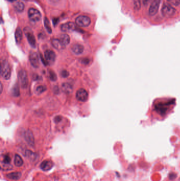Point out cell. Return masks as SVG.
<instances>
[{
    "label": "cell",
    "mask_w": 180,
    "mask_h": 181,
    "mask_svg": "<svg viewBox=\"0 0 180 181\" xmlns=\"http://www.w3.org/2000/svg\"><path fill=\"white\" fill-rule=\"evenodd\" d=\"M176 99L172 97H162L155 99L152 107V111L155 118L163 119L173 109Z\"/></svg>",
    "instance_id": "6da1fadb"
},
{
    "label": "cell",
    "mask_w": 180,
    "mask_h": 181,
    "mask_svg": "<svg viewBox=\"0 0 180 181\" xmlns=\"http://www.w3.org/2000/svg\"><path fill=\"white\" fill-rule=\"evenodd\" d=\"M1 75L3 79L8 80L11 76V70L10 65L7 61H3L1 65Z\"/></svg>",
    "instance_id": "7a4b0ae2"
},
{
    "label": "cell",
    "mask_w": 180,
    "mask_h": 181,
    "mask_svg": "<svg viewBox=\"0 0 180 181\" xmlns=\"http://www.w3.org/2000/svg\"><path fill=\"white\" fill-rule=\"evenodd\" d=\"M176 11H177L173 7L167 4H164L161 10L162 15L166 18L173 17L175 14Z\"/></svg>",
    "instance_id": "3957f363"
},
{
    "label": "cell",
    "mask_w": 180,
    "mask_h": 181,
    "mask_svg": "<svg viewBox=\"0 0 180 181\" xmlns=\"http://www.w3.org/2000/svg\"><path fill=\"white\" fill-rule=\"evenodd\" d=\"M18 76L20 86L23 88H26L28 85V76L26 71L24 69H21L18 72Z\"/></svg>",
    "instance_id": "277c9868"
},
{
    "label": "cell",
    "mask_w": 180,
    "mask_h": 181,
    "mask_svg": "<svg viewBox=\"0 0 180 181\" xmlns=\"http://www.w3.org/2000/svg\"><path fill=\"white\" fill-rule=\"evenodd\" d=\"M24 33L29 44L33 48H35L36 47V40L35 37L33 35L32 29L30 28L29 27H26L24 29Z\"/></svg>",
    "instance_id": "5b68a950"
},
{
    "label": "cell",
    "mask_w": 180,
    "mask_h": 181,
    "mask_svg": "<svg viewBox=\"0 0 180 181\" xmlns=\"http://www.w3.org/2000/svg\"><path fill=\"white\" fill-rule=\"evenodd\" d=\"M29 19L33 22H38L41 19V14L39 11L34 8H30L28 10Z\"/></svg>",
    "instance_id": "8992f818"
},
{
    "label": "cell",
    "mask_w": 180,
    "mask_h": 181,
    "mask_svg": "<svg viewBox=\"0 0 180 181\" xmlns=\"http://www.w3.org/2000/svg\"><path fill=\"white\" fill-rule=\"evenodd\" d=\"M1 168L4 169H10L12 168V166L11 165L12 162V158L9 154H4L1 159Z\"/></svg>",
    "instance_id": "52a82bcc"
},
{
    "label": "cell",
    "mask_w": 180,
    "mask_h": 181,
    "mask_svg": "<svg viewBox=\"0 0 180 181\" xmlns=\"http://www.w3.org/2000/svg\"><path fill=\"white\" fill-rule=\"evenodd\" d=\"M76 23L77 26L81 27H87L91 23L90 18L85 16H78L76 19Z\"/></svg>",
    "instance_id": "ba28073f"
},
{
    "label": "cell",
    "mask_w": 180,
    "mask_h": 181,
    "mask_svg": "<svg viewBox=\"0 0 180 181\" xmlns=\"http://www.w3.org/2000/svg\"><path fill=\"white\" fill-rule=\"evenodd\" d=\"M56 58L55 52L51 50H47L45 52V59L48 65H51L54 64Z\"/></svg>",
    "instance_id": "9c48e42d"
},
{
    "label": "cell",
    "mask_w": 180,
    "mask_h": 181,
    "mask_svg": "<svg viewBox=\"0 0 180 181\" xmlns=\"http://www.w3.org/2000/svg\"><path fill=\"white\" fill-rule=\"evenodd\" d=\"M161 3V0H153L149 9V14L151 16H154L158 13L159 7Z\"/></svg>",
    "instance_id": "30bf717a"
},
{
    "label": "cell",
    "mask_w": 180,
    "mask_h": 181,
    "mask_svg": "<svg viewBox=\"0 0 180 181\" xmlns=\"http://www.w3.org/2000/svg\"><path fill=\"white\" fill-rule=\"evenodd\" d=\"M29 61L31 65L35 68L39 67V59L38 55L35 52H31L29 55Z\"/></svg>",
    "instance_id": "8fae6325"
},
{
    "label": "cell",
    "mask_w": 180,
    "mask_h": 181,
    "mask_svg": "<svg viewBox=\"0 0 180 181\" xmlns=\"http://www.w3.org/2000/svg\"><path fill=\"white\" fill-rule=\"evenodd\" d=\"M76 97L78 100L81 102H86L88 99V94L86 90L84 88H81L78 90L76 94Z\"/></svg>",
    "instance_id": "7c38bea8"
},
{
    "label": "cell",
    "mask_w": 180,
    "mask_h": 181,
    "mask_svg": "<svg viewBox=\"0 0 180 181\" xmlns=\"http://www.w3.org/2000/svg\"><path fill=\"white\" fill-rule=\"evenodd\" d=\"M24 137L26 142L31 146L35 145V138L32 131L30 130H26L24 133Z\"/></svg>",
    "instance_id": "4fadbf2b"
},
{
    "label": "cell",
    "mask_w": 180,
    "mask_h": 181,
    "mask_svg": "<svg viewBox=\"0 0 180 181\" xmlns=\"http://www.w3.org/2000/svg\"><path fill=\"white\" fill-rule=\"evenodd\" d=\"M76 28V26L74 22L65 23L61 26V30L63 32H70Z\"/></svg>",
    "instance_id": "5bb4252c"
},
{
    "label": "cell",
    "mask_w": 180,
    "mask_h": 181,
    "mask_svg": "<svg viewBox=\"0 0 180 181\" xmlns=\"http://www.w3.org/2000/svg\"><path fill=\"white\" fill-rule=\"evenodd\" d=\"M71 50L74 54L77 55H81L84 52V46L79 44H76L72 46Z\"/></svg>",
    "instance_id": "9a60e30c"
},
{
    "label": "cell",
    "mask_w": 180,
    "mask_h": 181,
    "mask_svg": "<svg viewBox=\"0 0 180 181\" xmlns=\"http://www.w3.org/2000/svg\"><path fill=\"white\" fill-rule=\"evenodd\" d=\"M53 166V163L51 161L45 160L40 165V167L44 171H47L51 169Z\"/></svg>",
    "instance_id": "2e32d148"
},
{
    "label": "cell",
    "mask_w": 180,
    "mask_h": 181,
    "mask_svg": "<svg viewBox=\"0 0 180 181\" xmlns=\"http://www.w3.org/2000/svg\"><path fill=\"white\" fill-rule=\"evenodd\" d=\"M59 40L61 42L62 45L65 47L66 46L69 44L70 42V37L67 34H62L60 37Z\"/></svg>",
    "instance_id": "e0dca14e"
},
{
    "label": "cell",
    "mask_w": 180,
    "mask_h": 181,
    "mask_svg": "<svg viewBox=\"0 0 180 181\" xmlns=\"http://www.w3.org/2000/svg\"><path fill=\"white\" fill-rule=\"evenodd\" d=\"M13 164L17 167H20L22 166L24 164V161L22 158L18 154H16L13 159Z\"/></svg>",
    "instance_id": "ac0fdd59"
},
{
    "label": "cell",
    "mask_w": 180,
    "mask_h": 181,
    "mask_svg": "<svg viewBox=\"0 0 180 181\" xmlns=\"http://www.w3.org/2000/svg\"><path fill=\"white\" fill-rule=\"evenodd\" d=\"M22 31L20 27H18L15 31V39L16 44H19L22 40Z\"/></svg>",
    "instance_id": "d6986e66"
},
{
    "label": "cell",
    "mask_w": 180,
    "mask_h": 181,
    "mask_svg": "<svg viewBox=\"0 0 180 181\" xmlns=\"http://www.w3.org/2000/svg\"><path fill=\"white\" fill-rule=\"evenodd\" d=\"M52 45L53 47L57 50H61L64 48V47L62 45L59 39H53L51 41Z\"/></svg>",
    "instance_id": "ffe728a7"
},
{
    "label": "cell",
    "mask_w": 180,
    "mask_h": 181,
    "mask_svg": "<svg viewBox=\"0 0 180 181\" xmlns=\"http://www.w3.org/2000/svg\"><path fill=\"white\" fill-rule=\"evenodd\" d=\"M62 90L64 93L67 94H69L72 92V86L69 83H65L62 85Z\"/></svg>",
    "instance_id": "44dd1931"
},
{
    "label": "cell",
    "mask_w": 180,
    "mask_h": 181,
    "mask_svg": "<svg viewBox=\"0 0 180 181\" xmlns=\"http://www.w3.org/2000/svg\"><path fill=\"white\" fill-rule=\"evenodd\" d=\"M14 8L18 12H22L24 9V5L22 2L18 1L14 4Z\"/></svg>",
    "instance_id": "7402d4cb"
},
{
    "label": "cell",
    "mask_w": 180,
    "mask_h": 181,
    "mask_svg": "<svg viewBox=\"0 0 180 181\" xmlns=\"http://www.w3.org/2000/svg\"><path fill=\"white\" fill-rule=\"evenodd\" d=\"M21 177V174L19 172L12 173L7 175V178L12 180H18Z\"/></svg>",
    "instance_id": "603a6c76"
},
{
    "label": "cell",
    "mask_w": 180,
    "mask_h": 181,
    "mask_svg": "<svg viewBox=\"0 0 180 181\" xmlns=\"http://www.w3.org/2000/svg\"><path fill=\"white\" fill-rule=\"evenodd\" d=\"M11 92H12V95L15 97H18L20 96V91L19 86L18 84L16 83L13 86L12 90H11Z\"/></svg>",
    "instance_id": "cb8c5ba5"
},
{
    "label": "cell",
    "mask_w": 180,
    "mask_h": 181,
    "mask_svg": "<svg viewBox=\"0 0 180 181\" xmlns=\"http://www.w3.org/2000/svg\"><path fill=\"white\" fill-rule=\"evenodd\" d=\"M44 24H45V29L47 30L48 33H51L52 29L50 26V23L48 19L46 17L45 18L44 20Z\"/></svg>",
    "instance_id": "d4e9b609"
},
{
    "label": "cell",
    "mask_w": 180,
    "mask_h": 181,
    "mask_svg": "<svg viewBox=\"0 0 180 181\" xmlns=\"http://www.w3.org/2000/svg\"><path fill=\"white\" fill-rule=\"evenodd\" d=\"M47 90V88L45 86L40 85L37 87L36 88V93L38 94H42V93L45 92Z\"/></svg>",
    "instance_id": "484cf974"
},
{
    "label": "cell",
    "mask_w": 180,
    "mask_h": 181,
    "mask_svg": "<svg viewBox=\"0 0 180 181\" xmlns=\"http://www.w3.org/2000/svg\"><path fill=\"white\" fill-rule=\"evenodd\" d=\"M134 8L136 11H139L141 7V0H133Z\"/></svg>",
    "instance_id": "4316f807"
},
{
    "label": "cell",
    "mask_w": 180,
    "mask_h": 181,
    "mask_svg": "<svg viewBox=\"0 0 180 181\" xmlns=\"http://www.w3.org/2000/svg\"><path fill=\"white\" fill-rule=\"evenodd\" d=\"M49 78L52 81H57V75L55 74V72L52 71H49Z\"/></svg>",
    "instance_id": "83f0119b"
},
{
    "label": "cell",
    "mask_w": 180,
    "mask_h": 181,
    "mask_svg": "<svg viewBox=\"0 0 180 181\" xmlns=\"http://www.w3.org/2000/svg\"><path fill=\"white\" fill-rule=\"evenodd\" d=\"M169 3L173 6H179L180 5V0H166Z\"/></svg>",
    "instance_id": "f1b7e54d"
},
{
    "label": "cell",
    "mask_w": 180,
    "mask_h": 181,
    "mask_svg": "<svg viewBox=\"0 0 180 181\" xmlns=\"http://www.w3.org/2000/svg\"><path fill=\"white\" fill-rule=\"evenodd\" d=\"M61 76L62 78H67L68 76H69V72L66 71V70H63L61 71Z\"/></svg>",
    "instance_id": "f546056e"
},
{
    "label": "cell",
    "mask_w": 180,
    "mask_h": 181,
    "mask_svg": "<svg viewBox=\"0 0 180 181\" xmlns=\"http://www.w3.org/2000/svg\"><path fill=\"white\" fill-rule=\"evenodd\" d=\"M62 119V117L60 116H55V119H54L55 122V123H59V122L61 121Z\"/></svg>",
    "instance_id": "4dcf8cb0"
},
{
    "label": "cell",
    "mask_w": 180,
    "mask_h": 181,
    "mask_svg": "<svg viewBox=\"0 0 180 181\" xmlns=\"http://www.w3.org/2000/svg\"><path fill=\"white\" fill-rule=\"evenodd\" d=\"M151 0H143V3L144 5H147Z\"/></svg>",
    "instance_id": "1f68e13d"
},
{
    "label": "cell",
    "mask_w": 180,
    "mask_h": 181,
    "mask_svg": "<svg viewBox=\"0 0 180 181\" xmlns=\"http://www.w3.org/2000/svg\"><path fill=\"white\" fill-rule=\"evenodd\" d=\"M39 78H40V77H39V75H33V80H39Z\"/></svg>",
    "instance_id": "d6a6232c"
},
{
    "label": "cell",
    "mask_w": 180,
    "mask_h": 181,
    "mask_svg": "<svg viewBox=\"0 0 180 181\" xmlns=\"http://www.w3.org/2000/svg\"><path fill=\"white\" fill-rule=\"evenodd\" d=\"M60 0H49V1L52 3H56L58 2Z\"/></svg>",
    "instance_id": "836d02e7"
},
{
    "label": "cell",
    "mask_w": 180,
    "mask_h": 181,
    "mask_svg": "<svg viewBox=\"0 0 180 181\" xmlns=\"http://www.w3.org/2000/svg\"><path fill=\"white\" fill-rule=\"evenodd\" d=\"M1 93H2V91H3V85H2V83H1Z\"/></svg>",
    "instance_id": "e575fe53"
},
{
    "label": "cell",
    "mask_w": 180,
    "mask_h": 181,
    "mask_svg": "<svg viewBox=\"0 0 180 181\" xmlns=\"http://www.w3.org/2000/svg\"><path fill=\"white\" fill-rule=\"evenodd\" d=\"M7 1H9V2H14V1H16V0H7Z\"/></svg>",
    "instance_id": "d590c367"
}]
</instances>
